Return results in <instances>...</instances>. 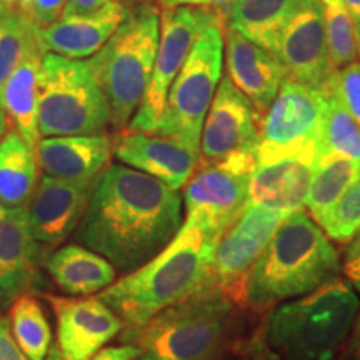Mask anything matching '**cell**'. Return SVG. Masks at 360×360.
Wrapping results in <instances>:
<instances>
[{
    "label": "cell",
    "instance_id": "3957f363",
    "mask_svg": "<svg viewBox=\"0 0 360 360\" xmlns=\"http://www.w3.org/2000/svg\"><path fill=\"white\" fill-rule=\"evenodd\" d=\"M339 252L307 212L287 215L247 276L242 305L270 310L335 281Z\"/></svg>",
    "mask_w": 360,
    "mask_h": 360
},
{
    "label": "cell",
    "instance_id": "7402d4cb",
    "mask_svg": "<svg viewBox=\"0 0 360 360\" xmlns=\"http://www.w3.org/2000/svg\"><path fill=\"white\" fill-rule=\"evenodd\" d=\"M114 139L110 135H64L42 137L37 147L39 169L60 180L97 179L110 165Z\"/></svg>",
    "mask_w": 360,
    "mask_h": 360
},
{
    "label": "cell",
    "instance_id": "484cf974",
    "mask_svg": "<svg viewBox=\"0 0 360 360\" xmlns=\"http://www.w3.org/2000/svg\"><path fill=\"white\" fill-rule=\"evenodd\" d=\"M39 186V162L17 130L0 141V205L25 207Z\"/></svg>",
    "mask_w": 360,
    "mask_h": 360
},
{
    "label": "cell",
    "instance_id": "44dd1931",
    "mask_svg": "<svg viewBox=\"0 0 360 360\" xmlns=\"http://www.w3.org/2000/svg\"><path fill=\"white\" fill-rule=\"evenodd\" d=\"M130 8L127 2H112L94 12L62 15L52 25L40 29L45 52L75 60L92 57L119 29Z\"/></svg>",
    "mask_w": 360,
    "mask_h": 360
},
{
    "label": "cell",
    "instance_id": "5bb4252c",
    "mask_svg": "<svg viewBox=\"0 0 360 360\" xmlns=\"http://www.w3.org/2000/svg\"><path fill=\"white\" fill-rule=\"evenodd\" d=\"M276 58L287 79L319 85L335 69L330 64L321 0H297L278 35Z\"/></svg>",
    "mask_w": 360,
    "mask_h": 360
},
{
    "label": "cell",
    "instance_id": "ab89813d",
    "mask_svg": "<svg viewBox=\"0 0 360 360\" xmlns=\"http://www.w3.org/2000/svg\"><path fill=\"white\" fill-rule=\"evenodd\" d=\"M160 8H177V7H200L205 0H157Z\"/></svg>",
    "mask_w": 360,
    "mask_h": 360
},
{
    "label": "cell",
    "instance_id": "603a6c76",
    "mask_svg": "<svg viewBox=\"0 0 360 360\" xmlns=\"http://www.w3.org/2000/svg\"><path fill=\"white\" fill-rule=\"evenodd\" d=\"M45 269L62 292L92 295L115 281L117 270L105 257L84 245H64L45 259Z\"/></svg>",
    "mask_w": 360,
    "mask_h": 360
},
{
    "label": "cell",
    "instance_id": "7c38bea8",
    "mask_svg": "<svg viewBox=\"0 0 360 360\" xmlns=\"http://www.w3.org/2000/svg\"><path fill=\"white\" fill-rule=\"evenodd\" d=\"M287 215L267 207H247L237 222L220 237L207 285L222 292L236 305H242L247 276Z\"/></svg>",
    "mask_w": 360,
    "mask_h": 360
},
{
    "label": "cell",
    "instance_id": "7a4b0ae2",
    "mask_svg": "<svg viewBox=\"0 0 360 360\" xmlns=\"http://www.w3.org/2000/svg\"><path fill=\"white\" fill-rule=\"evenodd\" d=\"M220 238L184 222L157 257L112 282L98 297L124 322L122 335L139 330L164 309L182 302L209 281Z\"/></svg>",
    "mask_w": 360,
    "mask_h": 360
},
{
    "label": "cell",
    "instance_id": "836d02e7",
    "mask_svg": "<svg viewBox=\"0 0 360 360\" xmlns=\"http://www.w3.org/2000/svg\"><path fill=\"white\" fill-rule=\"evenodd\" d=\"M13 4L40 29H45L60 19L67 0H13Z\"/></svg>",
    "mask_w": 360,
    "mask_h": 360
},
{
    "label": "cell",
    "instance_id": "4fadbf2b",
    "mask_svg": "<svg viewBox=\"0 0 360 360\" xmlns=\"http://www.w3.org/2000/svg\"><path fill=\"white\" fill-rule=\"evenodd\" d=\"M249 177L222 165H197L184 191V222L222 237L249 207Z\"/></svg>",
    "mask_w": 360,
    "mask_h": 360
},
{
    "label": "cell",
    "instance_id": "1f68e13d",
    "mask_svg": "<svg viewBox=\"0 0 360 360\" xmlns=\"http://www.w3.org/2000/svg\"><path fill=\"white\" fill-rule=\"evenodd\" d=\"M319 225L337 244H349L360 233V177L342 193Z\"/></svg>",
    "mask_w": 360,
    "mask_h": 360
},
{
    "label": "cell",
    "instance_id": "74e56055",
    "mask_svg": "<svg viewBox=\"0 0 360 360\" xmlns=\"http://www.w3.org/2000/svg\"><path fill=\"white\" fill-rule=\"evenodd\" d=\"M112 2H130V0H67V6L62 15H72V13H87L98 11Z\"/></svg>",
    "mask_w": 360,
    "mask_h": 360
},
{
    "label": "cell",
    "instance_id": "ac0fdd59",
    "mask_svg": "<svg viewBox=\"0 0 360 360\" xmlns=\"http://www.w3.org/2000/svg\"><path fill=\"white\" fill-rule=\"evenodd\" d=\"M42 257L25 207L0 205V302L11 305L37 287Z\"/></svg>",
    "mask_w": 360,
    "mask_h": 360
},
{
    "label": "cell",
    "instance_id": "7bdbcfd3",
    "mask_svg": "<svg viewBox=\"0 0 360 360\" xmlns=\"http://www.w3.org/2000/svg\"><path fill=\"white\" fill-rule=\"evenodd\" d=\"M8 130V119H7V112L4 109V103L0 101V141H2L4 135L7 134Z\"/></svg>",
    "mask_w": 360,
    "mask_h": 360
},
{
    "label": "cell",
    "instance_id": "d590c367",
    "mask_svg": "<svg viewBox=\"0 0 360 360\" xmlns=\"http://www.w3.org/2000/svg\"><path fill=\"white\" fill-rule=\"evenodd\" d=\"M0 360H30L13 339L11 323L0 317Z\"/></svg>",
    "mask_w": 360,
    "mask_h": 360
},
{
    "label": "cell",
    "instance_id": "4316f807",
    "mask_svg": "<svg viewBox=\"0 0 360 360\" xmlns=\"http://www.w3.org/2000/svg\"><path fill=\"white\" fill-rule=\"evenodd\" d=\"M8 322L13 339L30 360H62L47 315L35 297H17L11 304Z\"/></svg>",
    "mask_w": 360,
    "mask_h": 360
},
{
    "label": "cell",
    "instance_id": "8992f818",
    "mask_svg": "<svg viewBox=\"0 0 360 360\" xmlns=\"http://www.w3.org/2000/svg\"><path fill=\"white\" fill-rule=\"evenodd\" d=\"M160 37V7L146 0L130 8L119 29L87 64L110 109V125H129L146 97Z\"/></svg>",
    "mask_w": 360,
    "mask_h": 360
},
{
    "label": "cell",
    "instance_id": "277c9868",
    "mask_svg": "<svg viewBox=\"0 0 360 360\" xmlns=\"http://www.w3.org/2000/svg\"><path fill=\"white\" fill-rule=\"evenodd\" d=\"M360 312L357 290L337 277L269 310L259 349L277 360H334Z\"/></svg>",
    "mask_w": 360,
    "mask_h": 360
},
{
    "label": "cell",
    "instance_id": "d6986e66",
    "mask_svg": "<svg viewBox=\"0 0 360 360\" xmlns=\"http://www.w3.org/2000/svg\"><path fill=\"white\" fill-rule=\"evenodd\" d=\"M224 60L225 75L262 117L287 79L281 62L227 24L224 27Z\"/></svg>",
    "mask_w": 360,
    "mask_h": 360
},
{
    "label": "cell",
    "instance_id": "2e32d148",
    "mask_svg": "<svg viewBox=\"0 0 360 360\" xmlns=\"http://www.w3.org/2000/svg\"><path fill=\"white\" fill-rule=\"evenodd\" d=\"M57 319L62 360H87L124 330V322L101 297L47 295Z\"/></svg>",
    "mask_w": 360,
    "mask_h": 360
},
{
    "label": "cell",
    "instance_id": "83f0119b",
    "mask_svg": "<svg viewBox=\"0 0 360 360\" xmlns=\"http://www.w3.org/2000/svg\"><path fill=\"white\" fill-rule=\"evenodd\" d=\"M319 87L326 98V112L317 143V159L340 155L360 165V125L335 96L327 80L319 84Z\"/></svg>",
    "mask_w": 360,
    "mask_h": 360
},
{
    "label": "cell",
    "instance_id": "8fae6325",
    "mask_svg": "<svg viewBox=\"0 0 360 360\" xmlns=\"http://www.w3.org/2000/svg\"><path fill=\"white\" fill-rule=\"evenodd\" d=\"M224 17L212 7L160 8V37L154 72L146 97L125 129L152 132L164 110L167 94L199 35Z\"/></svg>",
    "mask_w": 360,
    "mask_h": 360
},
{
    "label": "cell",
    "instance_id": "ee69618b",
    "mask_svg": "<svg viewBox=\"0 0 360 360\" xmlns=\"http://www.w3.org/2000/svg\"><path fill=\"white\" fill-rule=\"evenodd\" d=\"M13 4V0H0V13H2L6 8Z\"/></svg>",
    "mask_w": 360,
    "mask_h": 360
},
{
    "label": "cell",
    "instance_id": "d4e9b609",
    "mask_svg": "<svg viewBox=\"0 0 360 360\" xmlns=\"http://www.w3.org/2000/svg\"><path fill=\"white\" fill-rule=\"evenodd\" d=\"M297 0H233L225 24L276 57L278 35Z\"/></svg>",
    "mask_w": 360,
    "mask_h": 360
},
{
    "label": "cell",
    "instance_id": "ffe728a7",
    "mask_svg": "<svg viewBox=\"0 0 360 360\" xmlns=\"http://www.w3.org/2000/svg\"><path fill=\"white\" fill-rule=\"evenodd\" d=\"M317 167V147L259 165L249 177V205L292 214L302 210Z\"/></svg>",
    "mask_w": 360,
    "mask_h": 360
},
{
    "label": "cell",
    "instance_id": "f6af8a7d",
    "mask_svg": "<svg viewBox=\"0 0 360 360\" xmlns=\"http://www.w3.org/2000/svg\"><path fill=\"white\" fill-rule=\"evenodd\" d=\"M231 360H245V359H242V357H237V359H231Z\"/></svg>",
    "mask_w": 360,
    "mask_h": 360
},
{
    "label": "cell",
    "instance_id": "e0dca14e",
    "mask_svg": "<svg viewBox=\"0 0 360 360\" xmlns=\"http://www.w3.org/2000/svg\"><path fill=\"white\" fill-rule=\"evenodd\" d=\"M114 155L127 167L180 191L197 170L200 154L186 143L154 132L122 129L114 139Z\"/></svg>",
    "mask_w": 360,
    "mask_h": 360
},
{
    "label": "cell",
    "instance_id": "e575fe53",
    "mask_svg": "<svg viewBox=\"0 0 360 360\" xmlns=\"http://www.w3.org/2000/svg\"><path fill=\"white\" fill-rule=\"evenodd\" d=\"M342 270L349 283L360 294V233H357L347 244L342 260Z\"/></svg>",
    "mask_w": 360,
    "mask_h": 360
},
{
    "label": "cell",
    "instance_id": "4dcf8cb0",
    "mask_svg": "<svg viewBox=\"0 0 360 360\" xmlns=\"http://www.w3.org/2000/svg\"><path fill=\"white\" fill-rule=\"evenodd\" d=\"M326 17L328 57L334 69L357 60L360 45L357 30L342 0H321Z\"/></svg>",
    "mask_w": 360,
    "mask_h": 360
},
{
    "label": "cell",
    "instance_id": "5b68a950",
    "mask_svg": "<svg viewBox=\"0 0 360 360\" xmlns=\"http://www.w3.org/2000/svg\"><path fill=\"white\" fill-rule=\"evenodd\" d=\"M236 302L205 285L164 309L139 330L122 335L135 360H222L231 340Z\"/></svg>",
    "mask_w": 360,
    "mask_h": 360
},
{
    "label": "cell",
    "instance_id": "52a82bcc",
    "mask_svg": "<svg viewBox=\"0 0 360 360\" xmlns=\"http://www.w3.org/2000/svg\"><path fill=\"white\" fill-rule=\"evenodd\" d=\"M40 139L97 135L110 125V109L87 60L45 52L39 72Z\"/></svg>",
    "mask_w": 360,
    "mask_h": 360
},
{
    "label": "cell",
    "instance_id": "d6a6232c",
    "mask_svg": "<svg viewBox=\"0 0 360 360\" xmlns=\"http://www.w3.org/2000/svg\"><path fill=\"white\" fill-rule=\"evenodd\" d=\"M326 80L360 125V60L335 69Z\"/></svg>",
    "mask_w": 360,
    "mask_h": 360
},
{
    "label": "cell",
    "instance_id": "f1b7e54d",
    "mask_svg": "<svg viewBox=\"0 0 360 360\" xmlns=\"http://www.w3.org/2000/svg\"><path fill=\"white\" fill-rule=\"evenodd\" d=\"M45 53L40 27L11 4L0 13V101L7 79L32 53Z\"/></svg>",
    "mask_w": 360,
    "mask_h": 360
},
{
    "label": "cell",
    "instance_id": "30bf717a",
    "mask_svg": "<svg viewBox=\"0 0 360 360\" xmlns=\"http://www.w3.org/2000/svg\"><path fill=\"white\" fill-rule=\"evenodd\" d=\"M326 98L319 85L285 79L259 122V165L317 147Z\"/></svg>",
    "mask_w": 360,
    "mask_h": 360
},
{
    "label": "cell",
    "instance_id": "b9f144b4",
    "mask_svg": "<svg viewBox=\"0 0 360 360\" xmlns=\"http://www.w3.org/2000/svg\"><path fill=\"white\" fill-rule=\"evenodd\" d=\"M233 4V0H205L204 6L207 7H212L214 11H217L219 13H222L224 19H225V13H227L229 7Z\"/></svg>",
    "mask_w": 360,
    "mask_h": 360
},
{
    "label": "cell",
    "instance_id": "f546056e",
    "mask_svg": "<svg viewBox=\"0 0 360 360\" xmlns=\"http://www.w3.org/2000/svg\"><path fill=\"white\" fill-rule=\"evenodd\" d=\"M360 177V165L340 155H327L317 159L312 182H310L305 209L315 222H321L334 207L342 193Z\"/></svg>",
    "mask_w": 360,
    "mask_h": 360
},
{
    "label": "cell",
    "instance_id": "60d3db41",
    "mask_svg": "<svg viewBox=\"0 0 360 360\" xmlns=\"http://www.w3.org/2000/svg\"><path fill=\"white\" fill-rule=\"evenodd\" d=\"M344 6L347 7V11L352 17L355 30H357V37H359V45H360V0H342Z\"/></svg>",
    "mask_w": 360,
    "mask_h": 360
},
{
    "label": "cell",
    "instance_id": "f35d334b",
    "mask_svg": "<svg viewBox=\"0 0 360 360\" xmlns=\"http://www.w3.org/2000/svg\"><path fill=\"white\" fill-rule=\"evenodd\" d=\"M340 360H360V312L355 319V323L350 330L347 342L342 347Z\"/></svg>",
    "mask_w": 360,
    "mask_h": 360
},
{
    "label": "cell",
    "instance_id": "cb8c5ba5",
    "mask_svg": "<svg viewBox=\"0 0 360 360\" xmlns=\"http://www.w3.org/2000/svg\"><path fill=\"white\" fill-rule=\"evenodd\" d=\"M42 52L25 57L11 77L7 79L2 90V103L7 112L8 124L20 137L29 143L37 155L40 141L37 125V105H39V72L42 64Z\"/></svg>",
    "mask_w": 360,
    "mask_h": 360
},
{
    "label": "cell",
    "instance_id": "8d00e7d4",
    "mask_svg": "<svg viewBox=\"0 0 360 360\" xmlns=\"http://www.w3.org/2000/svg\"><path fill=\"white\" fill-rule=\"evenodd\" d=\"M137 359V349L130 344L114 345V347L101 349L97 354L87 360H135Z\"/></svg>",
    "mask_w": 360,
    "mask_h": 360
},
{
    "label": "cell",
    "instance_id": "6da1fadb",
    "mask_svg": "<svg viewBox=\"0 0 360 360\" xmlns=\"http://www.w3.org/2000/svg\"><path fill=\"white\" fill-rule=\"evenodd\" d=\"M182 197L162 180L127 165H109L94 184L75 238L129 274L174 240L184 224Z\"/></svg>",
    "mask_w": 360,
    "mask_h": 360
},
{
    "label": "cell",
    "instance_id": "9a60e30c",
    "mask_svg": "<svg viewBox=\"0 0 360 360\" xmlns=\"http://www.w3.org/2000/svg\"><path fill=\"white\" fill-rule=\"evenodd\" d=\"M96 180L74 182L49 175H42L39 180V186L25 205V210L30 231L39 242L44 257H49L77 231L92 197Z\"/></svg>",
    "mask_w": 360,
    "mask_h": 360
},
{
    "label": "cell",
    "instance_id": "9c48e42d",
    "mask_svg": "<svg viewBox=\"0 0 360 360\" xmlns=\"http://www.w3.org/2000/svg\"><path fill=\"white\" fill-rule=\"evenodd\" d=\"M259 122L252 102L224 75L202 127L199 165L250 175L259 167Z\"/></svg>",
    "mask_w": 360,
    "mask_h": 360
},
{
    "label": "cell",
    "instance_id": "ba28073f",
    "mask_svg": "<svg viewBox=\"0 0 360 360\" xmlns=\"http://www.w3.org/2000/svg\"><path fill=\"white\" fill-rule=\"evenodd\" d=\"M224 27L219 17L199 35L170 85L152 132L175 139L200 154V135L224 69Z\"/></svg>",
    "mask_w": 360,
    "mask_h": 360
}]
</instances>
